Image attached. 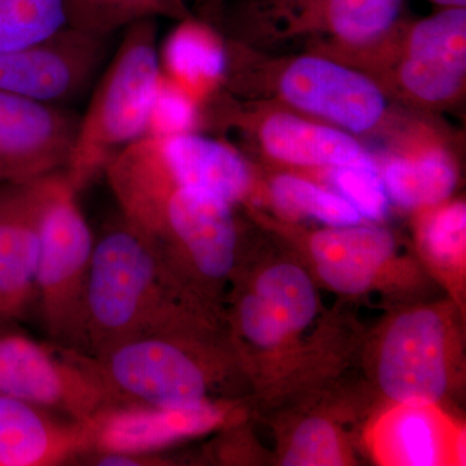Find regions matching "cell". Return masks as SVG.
Masks as SVG:
<instances>
[{
  "mask_svg": "<svg viewBox=\"0 0 466 466\" xmlns=\"http://www.w3.org/2000/svg\"><path fill=\"white\" fill-rule=\"evenodd\" d=\"M198 306L119 213L95 236L76 351L99 357L143 334L198 329Z\"/></svg>",
  "mask_w": 466,
  "mask_h": 466,
  "instance_id": "1",
  "label": "cell"
},
{
  "mask_svg": "<svg viewBox=\"0 0 466 466\" xmlns=\"http://www.w3.org/2000/svg\"><path fill=\"white\" fill-rule=\"evenodd\" d=\"M106 177L122 216L143 233L184 293L198 302V285L210 287L231 275L238 254L233 205L193 187Z\"/></svg>",
  "mask_w": 466,
  "mask_h": 466,
  "instance_id": "2",
  "label": "cell"
},
{
  "mask_svg": "<svg viewBox=\"0 0 466 466\" xmlns=\"http://www.w3.org/2000/svg\"><path fill=\"white\" fill-rule=\"evenodd\" d=\"M156 34L155 18L128 26L97 85L64 170L76 192L104 174L119 150L144 137L161 76Z\"/></svg>",
  "mask_w": 466,
  "mask_h": 466,
  "instance_id": "3",
  "label": "cell"
},
{
  "mask_svg": "<svg viewBox=\"0 0 466 466\" xmlns=\"http://www.w3.org/2000/svg\"><path fill=\"white\" fill-rule=\"evenodd\" d=\"M198 330L143 334L99 357L81 354L113 406H198L213 400L210 394L219 379V364L196 339Z\"/></svg>",
  "mask_w": 466,
  "mask_h": 466,
  "instance_id": "4",
  "label": "cell"
},
{
  "mask_svg": "<svg viewBox=\"0 0 466 466\" xmlns=\"http://www.w3.org/2000/svg\"><path fill=\"white\" fill-rule=\"evenodd\" d=\"M35 300L56 346L76 350L95 236L66 171L39 177Z\"/></svg>",
  "mask_w": 466,
  "mask_h": 466,
  "instance_id": "5",
  "label": "cell"
},
{
  "mask_svg": "<svg viewBox=\"0 0 466 466\" xmlns=\"http://www.w3.org/2000/svg\"><path fill=\"white\" fill-rule=\"evenodd\" d=\"M0 394L76 422L113 406L81 352L18 334L0 336Z\"/></svg>",
  "mask_w": 466,
  "mask_h": 466,
  "instance_id": "6",
  "label": "cell"
},
{
  "mask_svg": "<svg viewBox=\"0 0 466 466\" xmlns=\"http://www.w3.org/2000/svg\"><path fill=\"white\" fill-rule=\"evenodd\" d=\"M104 174L127 175L216 193L231 205L253 191V171L240 153L202 135L142 137L110 159Z\"/></svg>",
  "mask_w": 466,
  "mask_h": 466,
  "instance_id": "7",
  "label": "cell"
},
{
  "mask_svg": "<svg viewBox=\"0 0 466 466\" xmlns=\"http://www.w3.org/2000/svg\"><path fill=\"white\" fill-rule=\"evenodd\" d=\"M395 90L421 106H447L458 99L466 79V7L443 8L392 30Z\"/></svg>",
  "mask_w": 466,
  "mask_h": 466,
  "instance_id": "8",
  "label": "cell"
},
{
  "mask_svg": "<svg viewBox=\"0 0 466 466\" xmlns=\"http://www.w3.org/2000/svg\"><path fill=\"white\" fill-rule=\"evenodd\" d=\"M276 88L291 108L351 135L376 130L388 115L375 79L329 57L293 58L279 73Z\"/></svg>",
  "mask_w": 466,
  "mask_h": 466,
  "instance_id": "9",
  "label": "cell"
},
{
  "mask_svg": "<svg viewBox=\"0 0 466 466\" xmlns=\"http://www.w3.org/2000/svg\"><path fill=\"white\" fill-rule=\"evenodd\" d=\"M377 377L386 397L406 406H435L449 390V330L440 311L413 309L389 325Z\"/></svg>",
  "mask_w": 466,
  "mask_h": 466,
  "instance_id": "10",
  "label": "cell"
},
{
  "mask_svg": "<svg viewBox=\"0 0 466 466\" xmlns=\"http://www.w3.org/2000/svg\"><path fill=\"white\" fill-rule=\"evenodd\" d=\"M108 38L66 25L42 41L0 52V91L56 106L76 99L103 66Z\"/></svg>",
  "mask_w": 466,
  "mask_h": 466,
  "instance_id": "11",
  "label": "cell"
},
{
  "mask_svg": "<svg viewBox=\"0 0 466 466\" xmlns=\"http://www.w3.org/2000/svg\"><path fill=\"white\" fill-rule=\"evenodd\" d=\"M81 118L56 104L0 91V183L66 170Z\"/></svg>",
  "mask_w": 466,
  "mask_h": 466,
  "instance_id": "12",
  "label": "cell"
},
{
  "mask_svg": "<svg viewBox=\"0 0 466 466\" xmlns=\"http://www.w3.org/2000/svg\"><path fill=\"white\" fill-rule=\"evenodd\" d=\"M229 408L208 400L192 407L116 404L92 417L94 453L152 455L180 441L216 431L228 420Z\"/></svg>",
  "mask_w": 466,
  "mask_h": 466,
  "instance_id": "13",
  "label": "cell"
},
{
  "mask_svg": "<svg viewBox=\"0 0 466 466\" xmlns=\"http://www.w3.org/2000/svg\"><path fill=\"white\" fill-rule=\"evenodd\" d=\"M38 179L0 183V318L23 317L35 300L39 256Z\"/></svg>",
  "mask_w": 466,
  "mask_h": 466,
  "instance_id": "14",
  "label": "cell"
},
{
  "mask_svg": "<svg viewBox=\"0 0 466 466\" xmlns=\"http://www.w3.org/2000/svg\"><path fill=\"white\" fill-rule=\"evenodd\" d=\"M271 20L290 32H321L343 50L381 45L400 23L403 0H267Z\"/></svg>",
  "mask_w": 466,
  "mask_h": 466,
  "instance_id": "15",
  "label": "cell"
},
{
  "mask_svg": "<svg viewBox=\"0 0 466 466\" xmlns=\"http://www.w3.org/2000/svg\"><path fill=\"white\" fill-rule=\"evenodd\" d=\"M90 449L88 422L70 421L0 394V466L64 464Z\"/></svg>",
  "mask_w": 466,
  "mask_h": 466,
  "instance_id": "16",
  "label": "cell"
},
{
  "mask_svg": "<svg viewBox=\"0 0 466 466\" xmlns=\"http://www.w3.org/2000/svg\"><path fill=\"white\" fill-rule=\"evenodd\" d=\"M309 250L325 284L339 293L358 296L379 280L394 258L397 242L388 229L359 223L312 233Z\"/></svg>",
  "mask_w": 466,
  "mask_h": 466,
  "instance_id": "17",
  "label": "cell"
},
{
  "mask_svg": "<svg viewBox=\"0 0 466 466\" xmlns=\"http://www.w3.org/2000/svg\"><path fill=\"white\" fill-rule=\"evenodd\" d=\"M256 134L260 149L287 167L332 168L372 159L355 135L285 110L263 116Z\"/></svg>",
  "mask_w": 466,
  "mask_h": 466,
  "instance_id": "18",
  "label": "cell"
},
{
  "mask_svg": "<svg viewBox=\"0 0 466 466\" xmlns=\"http://www.w3.org/2000/svg\"><path fill=\"white\" fill-rule=\"evenodd\" d=\"M435 406L397 404L377 422L372 447L386 465L434 466L461 461V435Z\"/></svg>",
  "mask_w": 466,
  "mask_h": 466,
  "instance_id": "19",
  "label": "cell"
},
{
  "mask_svg": "<svg viewBox=\"0 0 466 466\" xmlns=\"http://www.w3.org/2000/svg\"><path fill=\"white\" fill-rule=\"evenodd\" d=\"M389 200L406 210H425L449 201L459 171L449 149L435 140L406 143L381 170Z\"/></svg>",
  "mask_w": 466,
  "mask_h": 466,
  "instance_id": "20",
  "label": "cell"
},
{
  "mask_svg": "<svg viewBox=\"0 0 466 466\" xmlns=\"http://www.w3.org/2000/svg\"><path fill=\"white\" fill-rule=\"evenodd\" d=\"M161 73L204 103L228 73L222 38L207 24L184 17L168 34L158 54Z\"/></svg>",
  "mask_w": 466,
  "mask_h": 466,
  "instance_id": "21",
  "label": "cell"
},
{
  "mask_svg": "<svg viewBox=\"0 0 466 466\" xmlns=\"http://www.w3.org/2000/svg\"><path fill=\"white\" fill-rule=\"evenodd\" d=\"M66 25L109 36L156 16L187 17L186 0H64Z\"/></svg>",
  "mask_w": 466,
  "mask_h": 466,
  "instance_id": "22",
  "label": "cell"
},
{
  "mask_svg": "<svg viewBox=\"0 0 466 466\" xmlns=\"http://www.w3.org/2000/svg\"><path fill=\"white\" fill-rule=\"evenodd\" d=\"M275 208L285 217L309 218L328 227L363 223V217L341 195L294 174L276 175L269 184Z\"/></svg>",
  "mask_w": 466,
  "mask_h": 466,
  "instance_id": "23",
  "label": "cell"
},
{
  "mask_svg": "<svg viewBox=\"0 0 466 466\" xmlns=\"http://www.w3.org/2000/svg\"><path fill=\"white\" fill-rule=\"evenodd\" d=\"M254 293L278 309L291 334L308 328L317 317V291L299 266L279 263L268 267L257 279Z\"/></svg>",
  "mask_w": 466,
  "mask_h": 466,
  "instance_id": "24",
  "label": "cell"
},
{
  "mask_svg": "<svg viewBox=\"0 0 466 466\" xmlns=\"http://www.w3.org/2000/svg\"><path fill=\"white\" fill-rule=\"evenodd\" d=\"M420 249L433 265L460 271L465 265L466 205L464 201L441 202L425 208L417 228Z\"/></svg>",
  "mask_w": 466,
  "mask_h": 466,
  "instance_id": "25",
  "label": "cell"
},
{
  "mask_svg": "<svg viewBox=\"0 0 466 466\" xmlns=\"http://www.w3.org/2000/svg\"><path fill=\"white\" fill-rule=\"evenodd\" d=\"M64 26V0H0V52L42 41Z\"/></svg>",
  "mask_w": 466,
  "mask_h": 466,
  "instance_id": "26",
  "label": "cell"
},
{
  "mask_svg": "<svg viewBox=\"0 0 466 466\" xmlns=\"http://www.w3.org/2000/svg\"><path fill=\"white\" fill-rule=\"evenodd\" d=\"M201 106V101L161 73L150 101L144 137L195 134L202 121Z\"/></svg>",
  "mask_w": 466,
  "mask_h": 466,
  "instance_id": "27",
  "label": "cell"
},
{
  "mask_svg": "<svg viewBox=\"0 0 466 466\" xmlns=\"http://www.w3.org/2000/svg\"><path fill=\"white\" fill-rule=\"evenodd\" d=\"M329 180L334 192L357 208L364 220L380 222L388 216L390 200L375 159L329 168Z\"/></svg>",
  "mask_w": 466,
  "mask_h": 466,
  "instance_id": "28",
  "label": "cell"
},
{
  "mask_svg": "<svg viewBox=\"0 0 466 466\" xmlns=\"http://www.w3.org/2000/svg\"><path fill=\"white\" fill-rule=\"evenodd\" d=\"M345 464V451L336 426L320 417H312L299 425L283 458L285 466Z\"/></svg>",
  "mask_w": 466,
  "mask_h": 466,
  "instance_id": "29",
  "label": "cell"
},
{
  "mask_svg": "<svg viewBox=\"0 0 466 466\" xmlns=\"http://www.w3.org/2000/svg\"><path fill=\"white\" fill-rule=\"evenodd\" d=\"M238 321L245 339L258 348H278L291 334L278 309L257 293L240 300Z\"/></svg>",
  "mask_w": 466,
  "mask_h": 466,
  "instance_id": "30",
  "label": "cell"
},
{
  "mask_svg": "<svg viewBox=\"0 0 466 466\" xmlns=\"http://www.w3.org/2000/svg\"><path fill=\"white\" fill-rule=\"evenodd\" d=\"M441 8L466 7V0H429Z\"/></svg>",
  "mask_w": 466,
  "mask_h": 466,
  "instance_id": "31",
  "label": "cell"
}]
</instances>
